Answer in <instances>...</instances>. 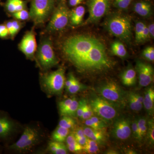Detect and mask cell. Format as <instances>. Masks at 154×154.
Segmentation results:
<instances>
[{
    "label": "cell",
    "instance_id": "54",
    "mask_svg": "<svg viewBox=\"0 0 154 154\" xmlns=\"http://www.w3.org/2000/svg\"><path fill=\"white\" fill-rule=\"evenodd\" d=\"M60 2H65L66 0H58Z\"/></svg>",
    "mask_w": 154,
    "mask_h": 154
},
{
    "label": "cell",
    "instance_id": "41",
    "mask_svg": "<svg viewBox=\"0 0 154 154\" xmlns=\"http://www.w3.org/2000/svg\"><path fill=\"white\" fill-rule=\"evenodd\" d=\"M68 150L66 146L63 143H61L56 151L55 154H68Z\"/></svg>",
    "mask_w": 154,
    "mask_h": 154
},
{
    "label": "cell",
    "instance_id": "43",
    "mask_svg": "<svg viewBox=\"0 0 154 154\" xmlns=\"http://www.w3.org/2000/svg\"><path fill=\"white\" fill-rule=\"evenodd\" d=\"M12 22V24H13V29H14V36H15L20 30V28H21V25L19 22L16 21V20H14Z\"/></svg>",
    "mask_w": 154,
    "mask_h": 154
},
{
    "label": "cell",
    "instance_id": "46",
    "mask_svg": "<svg viewBox=\"0 0 154 154\" xmlns=\"http://www.w3.org/2000/svg\"><path fill=\"white\" fill-rule=\"evenodd\" d=\"M75 139L78 143H79L82 146H83L85 144L88 137L86 136H85L81 137H75Z\"/></svg>",
    "mask_w": 154,
    "mask_h": 154
},
{
    "label": "cell",
    "instance_id": "16",
    "mask_svg": "<svg viewBox=\"0 0 154 154\" xmlns=\"http://www.w3.org/2000/svg\"><path fill=\"white\" fill-rule=\"evenodd\" d=\"M84 133L88 138L96 142L98 144L105 142V135L104 130H96L89 127H85L83 128Z\"/></svg>",
    "mask_w": 154,
    "mask_h": 154
},
{
    "label": "cell",
    "instance_id": "3",
    "mask_svg": "<svg viewBox=\"0 0 154 154\" xmlns=\"http://www.w3.org/2000/svg\"><path fill=\"white\" fill-rule=\"evenodd\" d=\"M43 136L44 134L39 127L33 125H27L19 139L10 146L9 149L18 152H28L41 142Z\"/></svg>",
    "mask_w": 154,
    "mask_h": 154
},
{
    "label": "cell",
    "instance_id": "38",
    "mask_svg": "<svg viewBox=\"0 0 154 154\" xmlns=\"http://www.w3.org/2000/svg\"><path fill=\"white\" fill-rule=\"evenodd\" d=\"M150 38V36L149 33L148 28L147 26L146 25L144 28L141 36L139 43L145 42L148 40Z\"/></svg>",
    "mask_w": 154,
    "mask_h": 154
},
{
    "label": "cell",
    "instance_id": "34",
    "mask_svg": "<svg viewBox=\"0 0 154 154\" xmlns=\"http://www.w3.org/2000/svg\"><path fill=\"white\" fill-rule=\"evenodd\" d=\"M13 16L17 19L25 20L29 18V13L25 9L13 13Z\"/></svg>",
    "mask_w": 154,
    "mask_h": 154
},
{
    "label": "cell",
    "instance_id": "21",
    "mask_svg": "<svg viewBox=\"0 0 154 154\" xmlns=\"http://www.w3.org/2000/svg\"><path fill=\"white\" fill-rule=\"evenodd\" d=\"M85 120L86 126L93 129L103 130L107 126L106 122L98 116H92L91 118Z\"/></svg>",
    "mask_w": 154,
    "mask_h": 154
},
{
    "label": "cell",
    "instance_id": "47",
    "mask_svg": "<svg viewBox=\"0 0 154 154\" xmlns=\"http://www.w3.org/2000/svg\"><path fill=\"white\" fill-rule=\"evenodd\" d=\"M84 0H69V4L71 7H76L81 4Z\"/></svg>",
    "mask_w": 154,
    "mask_h": 154
},
{
    "label": "cell",
    "instance_id": "32",
    "mask_svg": "<svg viewBox=\"0 0 154 154\" xmlns=\"http://www.w3.org/2000/svg\"><path fill=\"white\" fill-rule=\"evenodd\" d=\"M85 86L79 82V80L76 79L74 83L66 89L69 94H76L85 88Z\"/></svg>",
    "mask_w": 154,
    "mask_h": 154
},
{
    "label": "cell",
    "instance_id": "5",
    "mask_svg": "<svg viewBox=\"0 0 154 154\" xmlns=\"http://www.w3.org/2000/svg\"><path fill=\"white\" fill-rule=\"evenodd\" d=\"M56 0H32L29 17L36 24L44 23L54 9Z\"/></svg>",
    "mask_w": 154,
    "mask_h": 154
},
{
    "label": "cell",
    "instance_id": "55",
    "mask_svg": "<svg viewBox=\"0 0 154 154\" xmlns=\"http://www.w3.org/2000/svg\"><path fill=\"white\" fill-rule=\"evenodd\" d=\"M2 152V149L1 148V147H0V153H1V152Z\"/></svg>",
    "mask_w": 154,
    "mask_h": 154
},
{
    "label": "cell",
    "instance_id": "51",
    "mask_svg": "<svg viewBox=\"0 0 154 154\" xmlns=\"http://www.w3.org/2000/svg\"><path fill=\"white\" fill-rule=\"evenodd\" d=\"M143 56L146 60H147L150 61L149 54L148 51L146 48L143 51Z\"/></svg>",
    "mask_w": 154,
    "mask_h": 154
},
{
    "label": "cell",
    "instance_id": "1",
    "mask_svg": "<svg viewBox=\"0 0 154 154\" xmlns=\"http://www.w3.org/2000/svg\"><path fill=\"white\" fill-rule=\"evenodd\" d=\"M65 55L80 71L98 72L111 69L113 62L108 57L105 45L94 36L78 35L64 42Z\"/></svg>",
    "mask_w": 154,
    "mask_h": 154
},
{
    "label": "cell",
    "instance_id": "29",
    "mask_svg": "<svg viewBox=\"0 0 154 154\" xmlns=\"http://www.w3.org/2000/svg\"><path fill=\"white\" fill-rule=\"evenodd\" d=\"M79 102L77 101V99L74 97V99L72 101V103L67 108L66 110L64 111L61 116H75L76 115V111L78 108Z\"/></svg>",
    "mask_w": 154,
    "mask_h": 154
},
{
    "label": "cell",
    "instance_id": "22",
    "mask_svg": "<svg viewBox=\"0 0 154 154\" xmlns=\"http://www.w3.org/2000/svg\"><path fill=\"white\" fill-rule=\"evenodd\" d=\"M25 3L23 0H7L5 4L6 10L13 13L25 9Z\"/></svg>",
    "mask_w": 154,
    "mask_h": 154
},
{
    "label": "cell",
    "instance_id": "26",
    "mask_svg": "<svg viewBox=\"0 0 154 154\" xmlns=\"http://www.w3.org/2000/svg\"><path fill=\"white\" fill-rule=\"evenodd\" d=\"M83 150L88 154L97 153L99 150L98 143L88 138L85 144L83 146Z\"/></svg>",
    "mask_w": 154,
    "mask_h": 154
},
{
    "label": "cell",
    "instance_id": "49",
    "mask_svg": "<svg viewBox=\"0 0 154 154\" xmlns=\"http://www.w3.org/2000/svg\"><path fill=\"white\" fill-rule=\"evenodd\" d=\"M146 49L148 51L149 54L150 60V61H152L154 60V49L152 47H148L146 48Z\"/></svg>",
    "mask_w": 154,
    "mask_h": 154
},
{
    "label": "cell",
    "instance_id": "27",
    "mask_svg": "<svg viewBox=\"0 0 154 154\" xmlns=\"http://www.w3.org/2000/svg\"><path fill=\"white\" fill-rule=\"evenodd\" d=\"M147 120L144 117H141L137 120V124L139 130L138 141H141L143 137L146 135L147 124Z\"/></svg>",
    "mask_w": 154,
    "mask_h": 154
},
{
    "label": "cell",
    "instance_id": "28",
    "mask_svg": "<svg viewBox=\"0 0 154 154\" xmlns=\"http://www.w3.org/2000/svg\"><path fill=\"white\" fill-rule=\"evenodd\" d=\"M76 122L74 119L68 116H63L58 124V126L69 129L74 128Z\"/></svg>",
    "mask_w": 154,
    "mask_h": 154
},
{
    "label": "cell",
    "instance_id": "37",
    "mask_svg": "<svg viewBox=\"0 0 154 154\" xmlns=\"http://www.w3.org/2000/svg\"><path fill=\"white\" fill-rule=\"evenodd\" d=\"M87 102V101L85 99H82L79 102V105H78L76 111V115L79 118L81 119L82 116L83 112L85 110V106Z\"/></svg>",
    "mask_w": 154,
    "mask_h": 154
},
{
    "label": "cell",
    "instance_id": "2",
    "mask_svg": "<svg viewBox=\"0 0 154 154\" xmlns=\"http://www.w3.org/2000/svg\"><path fill=\"white\" fill-rule=\"evenodd\" d=\"M105 26L107 31L113 36L128 43L132 38V25L130 19L125 15L113 13L105 21Z\"/></svg>",
    "mask_w": 154,
    "mask_h": 154
},
{
    "label": "cell",
    "instance_id": "23",
    "mask_svg": "<svg viewBox=\"0 0 154 154\" xmlns=\"http://www.w3.org/2000/svg\"><path fill=\"white\" fill-rule=\"evenodd\" d=\"M67 148L72 152H79L83 149V146L78 143L73 133L69 134L66 139Z\"/></svg>",
    "mask_w": 154,
    "mask_h": 154
},
{
    "label": "cell",
    "instance_id": "18",
    "mask_svg": "<svg viewBox=\"0 0 154 154\" xmlns=\"http://www.w3.org/2000/svg\"><path fill=\"white\" fill-rule=\"evenodd\" d=\"M85 9L83 6H76L75 8L70 11L69 21L72 26H78L82 22Z\"/></svg>",
    "mask_w": 154,
    "mask_h": 154
},
{
    "label": "cell",
    "instance_id": "8",
    "mask_svg": "<svg viewBox=\"0 0 154 154\" xmlns=\"http://www.w3.org/2000/svg\"><path fill=\"white\" fill-rule=\"evenodd\" d=\"M70 11L65 2H60L53 11L47 29L49 31H59L67 26L69 21Z\"/></svg>",
    "mask_w": 154,
    "mask_h": 154
},
{
    "label": "cell",
    "instance_id": "10",
    "mask_svg": "<svg viewBox=\"0 0 154 154\" xmlns=\"http://www.w3.org/2000/svg\"><path fill=\"white\" fill-rule=\"evenodd\" d=\"M97 91L102 98L110 102L121 103L125 97L124 91L112 81L102 83L97 88Z\"/></svg>",
    "mask_w": 154,
    "mask_h": 154
},
{
    "label": "cell",
    "instance_id": "52",
    "mask_svg": "<svg viewBox=\"0 0 154 154\" xmlns=\"http://www.w3.org/2000/svg\"><path fill=\"white\" fill-rule=\"evenodd\" d=\"M0 37L1 38H5V37H6L4 35V33L2 32L1 30H0Z\"/></svg>",
    "mask_w": 154,
    "mask_h": 154
},
{
    "label": "cell",
    "instance_id": "6",
    "mask_svg": "<svg viewBox=\"0 0 154 154\" xmlns=\"http://www.w3.org/2000/svg\"><path fill=\"white\" fill-rule=\"evenodd\" d=\"M88 103L94 113L105 122L112 121L117 115V111L114 106L102 97L93 96Z\"/></svg>",
    "mask_w": 154,
    "mask_h": 154
},
{
    "label": "cell",
    "instance_id": "20",
    "mask_svg": "<svg viewBox=\"0 0 154 154\" xmlns=\"http://www.w3.org/2000/svg\"><path fill=\"white\" fill-rule=\"evenodd\" d=\"M137 73L135 70L132 67H129L125 69L121 76L122 83L124 85H134L136 82Z\"/></svg>",
    "mask_w": 154,
    "mask_h": 154
},
{
    "label": "cell",
    "instance_id": "14",
    "mask_svg": "<svg viewBox=\"0 0 154 154\" xmlns=\"http://www.w3.org/2000/svg\"><path fill=\"white\" fill-rule=\"evenodd\" d=\"M131 133V122L128 119H119L113 125V135L118 139L126 140L130 137Z\"/></svg>",
    "mask_w": 154,
    "mask_h": 154
},
{
    "label": "cell",
    "instance_id": "50",
    "mask_svg": "<svg viewBox=\"0 0 154 154\" xmlns=\"http://www.w3.org/2000/svg\"><path fill=\"white\" fill-rule=\"evenodd\" d=\"M0 30L4 33V35L6 37L9 35L8 30L6 27V25H0Z\"/></svg>",
    "mask_w": 154,
    "mask_h": 154
},
{
    "label": "cell",
    "instance_id": "11",
    "mask_svg": "<svg viewBox=\"0 0 154 154\" xmlns=\"http://www.w3.org/2000/svg\"><path fill=\"white\" fill-rule=\"evenodd\" d=\"M19 125L4 112H0V140L7 141L18 132Z\"/></svg>",
    "mask_w": 154,
    "mask_h": 154
},
{
    "label": "cell",
    "instance_id": "24",
    "mask_svg": "<svg viewBox=\"0 0 154 154\" xmlns=\"http://www.w3.org/2000/svg\"><path fill=\"white\" fill-rule=\"evenodd\" d=\"M110 50L112 54L122 58H124L127 56V51L124 44L118 40L112 43Z\"/></svg>",
    "mask_w": 154,
    "mask_h": 154
},
{
    "label": "cell",
    "instance_id": "42",
    "mask_svg": "<svg viewBox=\"0 0 154 154\" xmlns=\"http://www.w3.org/2000/svg\"><path fill=\"white\" fill-rule=\"evenodd\" d=\"M76 79V78L75 77V76L72 74H70L67 80H66V82H65V87L66 89L71 85L72 84L75 82Z\"/></svg>",
    "mask_w": 154,
    "mask_h": 154
},
{
    "label": "cell",
    "instance_id": "9",
    "mask_svg": "<svg viewBox=\"0 0 154 154\" xmlns=\"http://www.w3.org/2000/svg\"><path fill=\"white\" fill-rule=\"evenodd\" d=\"M112 0H88L87 5L89 11V17L87 24L95 23L100 21L109 12Z\"/></svg>",
    "mask_w": 154,
    "mask_h": 154
},
{
    "label": "cell",
    "instance_id": "30",
    "mask_svg": "<svg viewBox=\"0 0 154 154\" xmlns=\"http://www.w3.org/2000/svg\"><path fill=\"white\" fill-rule=\"evenodd\" d=\"M133 0H112L113 7L119 10H126L130 5Z\"/></svg>",
    "mask_w": 154,
    "mask_h": 154
},
{
    "label": "cell",
    "instance_id": "13",
    "mask_svg": "<svg viewBox=\"0 0 154 154\" xmlns=\"http://www.w3.org/2000/svg\"><path fill=\"white\" fill-rule=\"evenodd\" d=\"M19 49L28 58H32L37 48L36 36L33 30L28 31L22 38Z\"/></svg>",
    "mask_w": 154,
    "mask_h": 154
},
{
    "label": "cell",
    "instance_id": "33",
    "mask_svg": "<svg viewBox=\"0 0 154 154\" xmlns=\"http://www.w3.org/2000/svg\"><path fill=\"white\" fill-rule=\"evenodd\" d=\"M146 25L144 23L142 22H138L136 24L135 40L138 43H140L141 36Z\"/></svg>",
    "mask_w": 154,
    "mask_h": 154
},
{
    "label": "cell",
    "instance_id": "4",
    "mask_svg": "<svg viewBox=\"0 0 154 154\" xmlns=\"http://www.w3.org/2000/svg\"><path fill=\"white\" fill-rule=\"evenodd\" d=\"M65 83V70L62 68L45 74L41 78L42 88L49 95H60L64 88Z\"/></svg>",
    "mask_w": 154,
    "mask_h": 154
},
{
    "label": "cell",
    "instance_id": "17",
    "mask_svg": "<svg viewBox=\"0 0 154 154\" xmlns=\"http://www.w3.org/2000/svg\"><path fill=\"white\" fill-rule=\"evenodd\" d=\"M131 109L134 111H139L143 107V97L134 92H130L127 96Z\"/></svg>",
    "mask_w": 154,
    "mask_h": 154
},
{
    "label": "cell",
    "instance_id": "53",
    "mask_svg": "<svg viewBox=\"0 0 154 154\" xmlns=\"http://www.w3.org/2000/svg\"><path fill=\"white\" fill-rule=\"evenodd\" d=\"M116 152L114 151H110V152H107V154H117V153H116Z\"/></svg>",
    "mask_w": 154,
    "mask_h": 154
},
{
    "label": "cell",
    "instance_id": "36",
    "mask_svg": "<svg viewBox=\"0 0 154 154\" xmlns=\"http://www.w3.org/2000/svg\"><path fill=\"white\" fill-rule=\"evenodd\" d=\"M94 114V111L92 110V107L87 102L85 106V110L83 112L82 116L81 119L83 120H86V119L91 118L92 116H93Z\"/></svg>",
    "mask_w": 154,
    "mask_h": 154
},
{
    "label": "cell",
    "instance_id": "12",
    "mask_svg": "<svg viewBox=\"0 0 154 154\" xmlns=\"http://www.w3.org/2000/svg\"><path fill=\"white\" fill-rule=\"evenodd\" d=\"M136 72L138 74L140 87H147L152 82L154 71L151 65L138 60L136 65Z\"/></svg>",
    "mask_w": 154,
    "mask_h": 154
},
{
    "label": "cell",
    "instance_id": "25",
    "mask_svg": "<svg viewBox=\"0 0 154 154\" xmlns=\"http://www.w3.org/2000/svg\"><path fill=\"white\" fill-rule=\"evenodd\" d=\"M69 131V129L58 126L51 135L52 140L58 142H64Z\"/></svg>",
    "mask_w": 154,
    "mask_h": 154
},
{
    "label": "cell",
    "instance_id": "44",
    "mask_svg": "<svg viewBox=\"0 0 154 154\" xmlns=\"http://www.w3.org/2000/svg\"><path fill=\"white\" fill-rule=\"evenodd\" d=\"M6 27L8 30L9 34L11 35V37H14V29H13V24L12 21H10L7 22L6 25Z\"/></svg>",
    "mask_w": 154,
    "mask_h": 154
},
{
    "label": "cell",
    "instance_id": "15",
    "mask_svg": "<svg viewBox=\"0 0 154 154\" xmlns=\"http://www.w3.org/2000/svg\"><path fill=\"white\" fill-rule=\"evenodd\" d=\"M133 9L136 13L142 17H149L152 14L151 3L145 0L136 2L134 5Z\"/></svg>",
    "mask_w": 154,
    "mask_h": 154
},
{
    "label": "cell",
    "instance_id": "45",
    "mask_svg": "<svg viewBox=\"0 0 154 154\" xmlns=\"http://www.w3.org/2000/svg\"><path fill=\"white\" fill-rule=\"evenodd\" d=\"M75 137H81L85 136V135L84 133V129L82 128H79L75 131L73 133Z\"/></svg>",
    "mask_w": 154,
    "mask_h": 154
},
{
    "label": "cell",
    "instance_id": "31",
    "mask_svg": "<svg viewBox=\"0 0 154 154\" xmlns=\"http://www.w3.org/2000/svg\"><path fill=\"white\" fill-rule=\"evenodd\" d=\"M147 130L146 134L147 138L149 142L153 144L154 142V122L153 119H151L147 122Z\"/></svg>",
    "mask_w": 154,
    "mask_h": 154
},
{
    "label": "cell",
    "instance_id": "39",
    "mask_svg": "<svg viewBox=\"0 0 154 154\" xmlns=\"http://www.w3.org/2000/svg\"><path fill=\"white\" fill-rule=\"evenodd\" d=\"M61 143L52 141L48 143V149L51 153L55 154L56 151L60 146Z\"/></svg>",
    "mask_w": 154,
    "mask_h": 154
},
{
    "label": "cell",
    "instance_id": "7",
    "mask_svg": "<svg viewBox=\"0 0 154 154\" xmlns=\"http://www.w3.org/2000/svg\"><path fill=\"white\" fill-rule=\"evenodd\" d=\"M36 57L39 65L43 69H48L57 64L58 60L50 39H45L39 45Z\"/></svg>",
    "mask_w": 154,
    "mask_h": 154
},
{
    "label": "cell",
    "instance_id": "19",
    "mask_svg": "<svg viewBox=\"0 0 154 154\" xmlns=\"http://www.w3.org/2000/svg\"><path fill=\"white\" fill-rule=\"evenodd\" d=\"M143 106L149 115H153L154 91L152 88H149L146 90L143 97Z\"/></svg>",
    "mask_w": 154,
    "mask_h": 154
},
{
    "label": "cell",
    "instance_id": "48",
    "mask_svg": "<svg viewBox=\"0 0 154 154\" xmlns=\"http://www.w3.org/2000/svg\"><path fill=\"white\" fill-rule=\"evenodd\" d=\"M150 38H154V24L152 23L147 26Z\"/></svg>",
    "mask_w": 154,
    "mask_h": 154
},
{
    "label": "cell",
    "instance_id": "40",
    "mask_svg": "<svg viewBox=\"0 0 154 154\" xmlns=\"http://www.w3.org/2000/svg\"><path fill=\"white\" fill-rule=\"evenodd\" d=\"M131 127L134 137L136 139L138 140L139 130L137 124V119H135V120L133 122L132 124H131Z\"/></svg>",
    "mask_w": 154,
    "mask_h": 154
},
{
    "label": "cell",
    "instance_id": "35",
    "mask_svg": "<svg viewBox=\"0 0 154 154\" xmlns=\"http://www.w3.org/2000/svg\"><path fill=\"white\" fill-rule=\"evenodd\" d=\"M74 97L72 98H69V99H65L63 101H61L59 103V109L60 113L61 115L63 113L64 111L66 110L67 108L69 107Z\"/></svg>",
    "mask_w": 154,
    "mask_h": 154
}]
</instances>
